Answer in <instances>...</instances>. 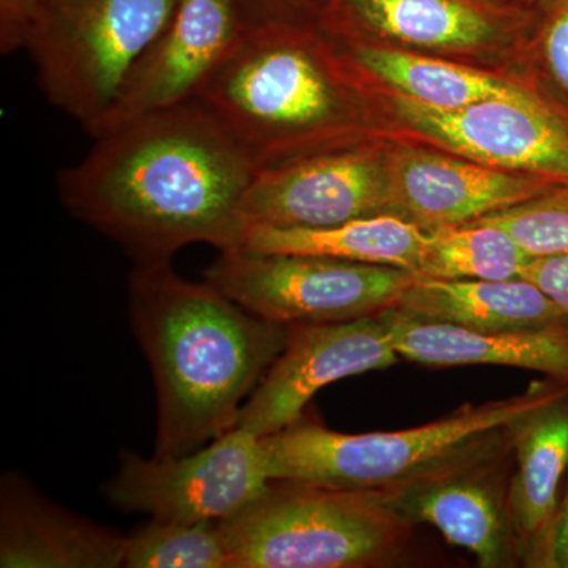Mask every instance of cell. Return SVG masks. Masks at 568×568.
Listing matches in <instances>:
<instances>
[{
    "instance_id": "cell-1",
    "label": "cell",
    "mask_w": 568,
    "mask_h": 568,
    "mask_svg": "<svg viewBox=\"0 0 568 568\" xmlns=\"http://www.w3.org/2000/svg\"><path fill=\"white\" fill-rule=\"evenodd\" d=\"M93 141L59 173V200L134 267L171 264L194 244L241 248L242 201L260 170L203 103L138 115Z\"/></svg>"
},
{
    "instance_id": "cell-2",
    "label": "cell",
    "mask_w": 568,
    "mask_h": 568,
    "mask_svg": "<svg viewBox=\"0 0 568 568\" xmlns=\"http://www.w3.org/2000/svg\"><path fill=\"white\" fill-rule=\"evenodd\" d=\"M129 293L155 383L153 457H181L234 429L246 396L283 353L290 325L246 312L209 283L183 280L171 264L133 267Z\"/></svg>"
},
{
    "instance_id": "cell-3",
    "label": "cell",
    "mask_w": 568,
    "mask_h": 568,
    "mask_svg": "<svg viewBox=\"0 0 568 568\" xmlns=\"http://www.w3.org/2000/svg\"><path fill=\"white\" fill-rule=\"evenodd\" d=\"M567 388L556 381L536 384L510 398L467 405L399 432L339 433L301 417L263 437L268 476L317 487L399 491L503 457L519 418Z\"/></svg>"
},
{
    "instance_id": "cell-4",
    "label": "cell",
    "mask_w": 568,
    "mask_h": 568,
    "mask_svg": "<svg viewBox=\"0 0 568 568\" xmlns=\"http://www.w3.org/2000/svg\"><path fill=\"white\" fill-rule=\"evenodd\" d=\"M310 41L276 21L244 26L194 99L260 171L298 162L345 119L342 88Z\"/></svg>"
},
{
    "instance_id": "cell-5",
    "label": "cell",
    "mask_w": 568,
    "mask_h": 568,
    "mask_svg": "<svg viewBox=\"0 0 568 568\" xmlns=\"http://www.w3.org/2000/svg\"><path fill=\"white\" fill-rule=\"evenodd\" d=\"M220 528L231 568H365L394 560L413 523L395 491L272 480Z\"/></svg>"
},
{
    "instance_id": "cell-6",
    "label": "cell",
    "mask_w": 568,
    "mask_h": 568,
    "mask_svg": "<svg viewBox=\"0 0 568 568\" xmlns=\"http://www.w3.org/2000/svg\"><path fill=\"white\" fill-rule=\"evenodd\" d=\"M179 0H40L22 50L52 106L95 138Z\"/></svg>"
},
{
    "instance_id": "cell-7",
    "label": "cell",
    "mask_w": 568,
    "mask_h": 568,
    "mask_svg": "<svg viewBox=\"0 0 568 568\" xmlns=\"http://www.w3.org/2000/svg\"><path fill=\"white\" fill-rule=\"evenodd\" d=\"M416 275L316 254L222 252L204 282L246 312L284 325L338 323L394 308Z\"/></svg>"
},
{
    "instance_id": "cell-8",
    "label": "cell",
    "mask_w": 568,
    "mask_h": 568,
    "mask_svg": "<svg viewBox=\"0 0 568 568\" xmlns=\"http://www.w3.org/2000/svg\"><path fill=\"white\" fill-rule=\"evenodd\" d=\"M263 437L242 426L174 458L123 450L104 487L112 506L163 521L220 523L263 495L271 484Z\"/></svg>"
},
{
    "instance_id": "cell-9",
    "label": "cell",
    "mask_w": 568,
    "mask_h": 568,
    "mask_svg": "<svg viewBox=\"0 0 568 568\" xmlns=\"http://www.w3.org/2000/svg\"><path fill=\"white\" fill-rule=\"evenodd\" d=\"M396 114L409 129L473 162L568 182V112L530 91L457 110L428 106L398 93Z\"/></svg>"
},
{
    "instance_id": "cell-10",
    "label": "cell",
    "mask_w": 568,
    "mask_h": 568,
    "mask_svg": "<svg viewBox=\"0 0 568 568\" xmlns=\"http://www.w3.org/2000/svg\"><path fill=\"white\" fill-rule=\"evenodd\" d=\"M383 317L290 325L286 346L242 407L237 426L265 437L304 417L321 388L399 362Z\"/></svg>"
},
{
    "instance_id": "cell-11",
    "label": "cell",
    "mask_w": 568,
    "mask_h": 568,
    "mask_svg": "<svg viewBox=\"0 0 568 568\" xmlns=\"http://www.w3.org/2000/svg\"><path fill=\"white\" fill-rule=\"evenodd\" d=\"M392 213L386 156L336 151L261 170L242 201L246 227H327Z\"/></svg>"
},
{
    "instance_id": "cell-12",
    "label": "cell",
    "mask_w": 568,
    "mask_h": 568,
    "mask_svg": "<svg viewBox=\"0 0 568 568\" xmlns=\"http://www.w3.org/2000/svg\"><path fill=\"white\" fill-rule=\"evenodd\" d=\"M242 31L234 0H179L170 26L134 67L97 136L138 115L196 99Z\"/></svg>"
},
{
    "instance_id": "cell-13",
    "label": "cell",
    "mask_w": 568,
    "mask_h": 568,
    "mask_svg": "<svg viewBox=\"0 0 568 568\" xmlns=\"http://www.w3.org/2000/svg\"><path fill=\"white\" fill-rule=\"evenodd\" d=\"M386 168L392 213L428 231L477 222L562 183L420 149L396 151Z\"/></svg>"
},
{
    "instance_id": "cell-14",
    "label": "cell",
    "mask_w": 568,
    "mask_h": 568,
    "mask_svg": "<svg viewBox=\"0 0 568 568\" xmlns=\"http://www.w3.org/2000/svg\"><path fill=\"white\" fill-rule=\"evenodd\" d=\"M125 537L71 514L41 495L28 478L0 481V567H122Z\"/></svg>"
},
{
    "instance_id": "cell-15",
    "label": "cell",
    "mask_w": 568,
    "mask_h": 568,
    "mask_svg": "<svg viewBox=\"0 0 568 568\" xmlns=\"http://www.w3.org/2000/svg\"><path fill=\"white\" fill-rule=\"evenodd\" d=\"M504 457L488 459L395 491V504L407 521L425 523L448 544L476 556L481 568L511 566L515 549L497 467Z\"/></svg>"
},
{
    "instance_id": "cell-16",
    "label": "cell",
    "mask_w": 568,
    "mask_h": 568,
    "mask_svg": "<svg viewBox=\"0 0 568 568\" xmlns=\"http://www.w3.org/2000/svg\"><path fill=\"white\" fill-rule=\"evenodd\" d=\"M379 316L396 353L414 364L510 366L541 373L568 386V327L478 332L413 320L395 308Z\"/></svg>"
},
{
    "instance_id": "cell-17",
    "label": "cell",
    "mask_w": 568,
    "mask_h": 568,
    "mask_svg": "<svg viewBox=\"0 0 568 568\" xmlns=\"http://www.w3.org/2000/svg\"><path fill=\"white\" fill-rule=\"evenodd\" d=\"M517 469L507 489V511L517 556L537 567L558 514L568 474V388L519 418L511 428Z\"/></svg>"
},
{
    "instance_id": "cell-18",
    "label": "cell",
    "mask_w": 568,
    "mask_h": 568,
    "mask_svg": "<svg viewBox=\"0 0 568 568\" xmlns=\"http://www.w3.org/2000/svg\"><path fill=\"white\" fill-rule=\"evenodd\" d=\"M394 308L413 320L478 332L568 327V313L525 278L436 280L416 276Z\"/></svg>"
},
{
    "instance_id": "cell-19",
    "label": "cell",
    "mask_w": 568,
    "mask_h": 568,
    "mask_svg": "<svg viewBox=\"0 0 568 568\" xmlns=\"http://www.w3.org/2000/svg\"><path fill=\"white\" fill-rule=\"evenodd\" d=\"M428 237L429 231L420 224L394 213H381L327 227H246L241 250L316 254L354 263L390 265L416 275Z\"/></svg>"
},
{
    "instance_id": "cell-20",
    "label": "cell",
    "mask_w": 568,
    "mask_h": 568,
    "mask_svg": "<svg viewBox=\"0 0 568 568\" xmlns=\"http://www.w3.org/2000/svg\"><path fill=\"white\" fill-rule=\"evenodd\" d=\"M336 10L345 24L435 50H470L495 36L493 22L465 0H339Z\"/></svg>"
},
{
    "instance_id": "cell-21",
    "label": "cell",
    "mask_w": 568,
    "mask_h": 568,
    "mask_svg": "<svg viewBox=\"0 0 568 568\" xmlns=\"http://www.w3.org/2000/svg\"><path fill=\"white\" fill-rule=\"evenodd\" d=\"M354 62L403 95L440 110L489 99H519L529 89L459 63L379 47H355Z\"/></svg>"
},
{
    "instance_id": "cell-22",
    "label": "cell",
    "mask_w": 568,
    "mask_h": 568,
    "mask_svg": "<svg viewBox=\"0 0 568 568\" xmlns=\"http://www.w3.org/2000/svg\"><path fill=\"white\" fill-rule=\"evenodd\" d=\"M532 257L503 227L470 222L429 231L418 278L515 280Z\"/></svg>"
},
{
    "instance_id": "cell-23",
    "label": "cell",
    "mask_w": 568,
    "mask_h": 568,
    "mask_svg": "<svg viewBox=\"0 0 568 568\" xmlns=\"http://www.w3.org/2000/svg\"><path fill=\"white\" fill-rule=\"evenodd\" d=\"M126 568H231L220 523H151L125 537Z\"/></svg>"
},
{
    "instance_id": "cell-24",
    "label": "cell",
    "mask_w": 568,
    "mask_h": 568,
    "mask_svg": "<svg viewBox=\"0 0 568 568\" xmlns=\"http://www.w3.org/2000/svg\"><path fill=\"white\" fill-rule=\"evenodd\" d=\"M480 222L503 227L530 257L568 254V182Z\"/></svg>"
},
{
    "instance_id": "cell-25",
    "label": "cell",
    "mask_w": 568,
    "mask_h": 568,
    "mask_svg": "<svg viewBox=\"0 0 568 568\" xmlns=\"http://www.w3.org/2000/svg\"><path fill=\"white\" fill-rule=\"evenodd\" d=\"M548 6L541 52L552 81L568 99V0H552Z\"/></svg>"
},
{
    "instance_id": "cell-26",
    "label": "cell",
    "mask_w": 568,
    "mask_h": 568,
    "mask_svg": "<svg viewBox=\"0 0 568 568\" xmlns=\"http://www.w3.org/2000/svg\"><path fill=\"white\" fill-rule=\"evenodd\" d=\"M521 278L536 284L568 313V254L532 257L523 268Z\"/></svg>"
},
{
    "instance_id": "cell-27",
    "label": "cell",
    "mask_w": 568,
    "mask_h": 568,
    "mask_svg": "<svg viewBox=\"0 0 568 568\" xmlns=\"http://www.w3.org/2000/svg\"><path fill=\"white\" fill-rule=\"evenodd\" d=\"M39 3L40 0H0V52L3 55L22 50Z\"/></svg>"
},
{
    "instance_id": "cell-28",
    "label": "cell",
    "mask_w": 568,
    "mask_h": 568,
    "mask_svg": "<svg viewBox=\"0 0 568 568\" xmlns=\"http://www.w3.org/2000/svg\"><path fill=\"white\" fill-rule=\"evenodd\" d=\"M537 568H568V481Z\"/></svg>"
},
{
    "instance_id": "cell-29",
    "label": "cell",
    "mask_w": 568,
    "mask_h": 568,
    "mask_svg": "<svg viewBox=\"0 0 568 568\" xmlns=\"http://www.w3.org/2000/svg\"><path fill=\"white\" fill-rule=\"evenodd\" d=\"M283 0H234L244 26L275 21L274 11Z\"/></svg>"
},
{
    "instance_id": "cell-30",
    "label": "cell",
    "mask_w": 568,
    "mask_h": 568,
    "mask_svg": "<svg viewBox=\"0 0 568 568\" xmlns=\"http://www.w3.org/2000/svg\"><path fill=\"white\" fill-rule=\"evenodd\" d=\"M536 2H545V3H549V2H552V0H536Z\"/></svg>"
}]
</instances>
